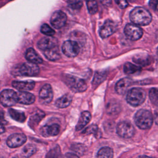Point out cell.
I'll use <instances>...</instances> for the list:
<instances>
[{"mask_svg": "<svg viewBox=\"0 0 158 158\" xmlns=\"http://www.w3.org/2000/svg\"><path fill=\"white\" fill-rule=\"evenodd\" d=\"M72 102V97L69 94H64L56 101V106L59 108L68 107Z\"/></svg>", "mask_w": 158, "mask_h": 158, "instance_id": "obj_22", "label": "cell"}, {"mask_svg": "<svg viewBox=\"0 0 158 158\" xmlns=\"http://www.w3.org/2000/svg\"><path fill=\"white\" fill-rule=\"evenodd\" d=\"M115 2L121 9H124L128 6L127 0H115Z\"/></svg>", "mask_w": 158, "mask_h": 158, "instance_id": "obj_36", "label": "cell"}, {"mask_svg": "<svg viewBox=\"0 0 158 158\" xmlns=\"http://www.w3.org/2000/svg\"><path fill=\"white\" fill-rule=\"evenodd\" d=\"M53 98V93L51 86L45 84L41 88L39 93V100L41 104H47L51 102Z\"/></svg>", "mask_w": 158, "mask_h": 158, "instance_id": "obj_11", "label": "cell"}, {"mask_svg": "<svg viewBox=\"0 0 158 158\" xmlns=\"http://www.w3.org/2000/svg\"><path fill=\"white\" fill-rule=\"evenodd\" d=\"M17 94V102L23 104H31L35 101V96L27 91H20Z\"/></svg>", "mask_w": 158, "mask_h": 158, "instance_id": "obj_17", "label": "cell"}, {"mask_svg": "<svg viewBox=\"0 0 158 158\" xmlns=\"http://www.w3.org/2000/svg\"><path fill=\"white\" fill-rule=\"evenodd\" d=\"M27 141V136L23 133H14L10 135L7 139L9 147L15 148L23 144Z\"/></svg>", "mask_w": 158, "mask_h": 158, "instance_id": "obj_12", "label": "cell"}, {"mask_svg": "<svg viewBox=\"0 0 158 158\" xmlns=\"http://www.w3.org/2000/svg\"><path fill=\"white\" fill-rule=\"evenodd\" d=\"M119 104L117 102H115V101H112L107 104V112L109 114H114L118 112Z\"/></svg>", "mask_w": 158, "mask_h": 158, "instance_id": "obj_31", "label": "cell"}, {"mask_svg": "<svg viewBox=\"0 0 158 158\" xmlns=\"http://www.w3.org/2000/svg\"><path fill=\"white\" fill-rule=\"evenodd\" d=\"M105 6H110L111 4V0H99Z\"/></svg>", "mask_w": 158, "mask_h": 158, "instance_id": "obj_39", "label": "cell"}, {"mask_svg": "<svg viewBox=\"0 0 158 158\" xmlns=\"http://www.w3.org/2000/svg\"><path fill=\"white\" fill-rule=\"evenodd\" d=\"M67 4L71 9L78 10L82 7L83 2L81 0H68Z\"/></svg>", "mask_w": 158, "mask_h": 158, "instance_id": "obj_33", "label": "cell"}, {"mask_svg": "<svg viewBox=\"0 0 158 158\" xmlns=\"http://www.w3.org/2000/svg\"><path fill=\"white\" fill-rule=\"evenodd\" d=\"M4 131H5V128H4V127L2 126V124L0 123V134L4 133Z\"/></svg>", "mask_w": 158, "mask_h": 158, "instance_id": "obj_42", "label": "cell"}, {"mask_svg": "<svg viewBox=\"0 0 158 158\" xmlns=\"http://www.w3.org/2000/svg\"><path fill=\"white\" fill-rule=\"evenodd\" d=\"M135 128L133 125L127 121L120 122L117 126V134L124 138H130L135 134Z\"/></svg>", "mask_w": 158, "mask_h": 158, "instance_id": "obj_6", "label": "cell"}, {"mask_svg": "<svg viewBox=\"0 0 158 158\" xmlns=\"http://www.w3.org/2000/svg\"><path fill=\"white\" fill-rule=\"evenodd\" d=\"M60 131V126L58 124L46 125L40 128V133L44 137L54 136L57 135Z\"/></svg>", "mask_w": 158, "mask_h": 158, "instance_id": "obj_14", "label": "cell"}, {"mask_svg": "<svg viewBox=\"0 0 158 158\" xmlns=\"http://www.w3.org/2000/svg\"><path fill=\"white\" fill-rule=\"evenodd\" d=\"M40 31L42 33L49 36H52L55 33V31L46 23H44L41 25Z\"/></svg>", "mask_w": 158, "mask_h": 158, "instance_id": "obj_32", "label": "cell"}, {"mask_svg": "<svg viewBox=\"0 0 158 158\" xmlns=\"http://www.w3.org/2000/svg\"><path fill=\"white\" fill-rule=\"evenodd\" d=\"M25 58L31 62L36 64H41L43 61L40 56L33 48H28L25 52Z\"/></svg>", "mask_w": 158, "mask_h": 158, "instance_id": "obj_19", "label": "cell"}, {"mask_svg": "<svg viewBox=\"0 0 158 158\" xmlns=\"http://www.w3.org/2000/svg\"><path fill=\"white\" fill-rule=\"evenodd\" d=\"M36 151V148L31 144L25 146L22 151V156L23 157H29L33 155Z\"/></svg>", "mask_w": 158, "mask_h": 158, "instance_id": "obj_25", "label": "cell"}, {"mask_svg": "<svg viewBox=\"0 0 158 158\" xmlns=\"http://www.w3.org/2000/svg\"><path fill=\"white\" fill-rule=\"evenodd\" d=\"M86 6L89 14H94L97 12L98 6V3L95 0H88L86 2Z\"/></svg>", "mask_w": 158, "mask_h": 158, "instance_id": "obj_29", "label": "cell"}, {"mask_svg": "<svg viewBox=\"0 0 158 158\" xmlns=\"http://www.w3.org/2000/svg\"><path fill=\"white\" fill-rule=\"evenodd\" d=\"M130 19L133 23L144 26L150 23L152 16L147 9L141 7H137L131 11Z\"/></svg>", "mask_w": 158, "mask_h": 158, "instance_id": "obj_1", "label": "cell"}, {"mask_svg": "<svg viewBox=\"0 0 158 158\" xmlns=\"http://www.w3.org/2000/svg\"><path fill=\"white\" fill-rule=\"evenodd\" d=\"M9 113L10 116L15 120L19 122H24L26 120V116L23 112L14 109H9Z\"/></svg>", "mask_w": 158, "mask_h": 158, "instance_id": "obj_23", "label": "cell"}, {"mask_svg": "<svg viewBox=\"0 0 158 158\" xmlns=\"http://www.w3.org/2000/svg\"><path fill=\"white\" fill-rule=\"evenodd\" d=\"M44 116V114L43 112H41L40 113H36L35 115L31 116L28 122L31 128H34L35 125H38Z\"/></svg>", "mask_w": 158, "mask_h": 158, "instance_id": "obj_27", "label": "cell"}, {"mask_svg": "<svg viewBox=\"0 0 158 158\" xmlns=\"http://www.w3.org/2000/svg\"><path fill=\"white\" fill-rule=\"evenodd\" d=\"M151 102L158 107V88H151L149 93Z\"/></svg>", "mask_w": 158, "mask_h": 158, "instance_id": "obj_30", "label": "cell"}, {"mask_svg": "<svg viewBox=\"0 0 158 158\" xmlns=\"http://www.w3.org/2000/svg\"><path fill=\"white\" fill-rule=\"evenodd\" d=\"M72 149L75 151V154L78 155V156L80 155H81L83 154V152L85 151V147L81 144H73L71 147Z\"/></svg>", "mask_w": 158, "mask_h": 158, "instance_id": "obj_34", "label": "cell"}, {"mask_svg": "<svg viewBox=\"0 0 158 158\" xmlns=\"http://www.w3.org/2000/svg\"><path fill=\"white\" fill-rule=\"evenodd\" d=\"M133 81L129 78H123L120 80L115 85V91L120 94H124L128 89L129 87L132 85Z\"/></svg>", "mask_w": 158, "mask_h": 158, "instance_id": "obj_15", "label": "cell"}, {"mask_svg": "<svg viewBox=\"0 0 158 158\" xmlns=\"http://www.w3.org/2000/svg\"><path fill=\"white\" fill-rule=\"evenodd\" d=\"M157 55H158V48H157Z\"/></svg>", "mask_w": 158, "mask_h": 158, "instance_id": "obj_43", "label": "cell"}, {"mask_svg": "<svg viewBox=\"0 0 158 158\" xmlns=\"http://www.w3.org/2000/svg\"><path fill=\"white\" fill-rule=\"evenodd\" d=\"M12 85L19 91H27L33 89L35 86V83L33 81H14Z\"/></svg>", "mask_w": 158, "mask_h": 158, "instance_id": "obj_18", "label": "cell"}, {"mask_svg": "<svg viewBox=\"0 0 158 158\" xmlns=\"http://www.w3.org/2000/svg\"><path fill=\"white\" fill-rule=\"evenodd\" d=\"M66 156L67 157H78V155H77L75 153H68V154H66Z\"/></svg>", "mask_w": 158, "mask_h": 158, "instance_id": "obj_41", "label": "cell"}, {"mask_svg": "<svg viewBox=\"0 0 158 158\" xmlns=\"http://www.w3.org/2000/svg\"><path fill=\"white\" fill-rule=\"evenodd\" d=\"M135 122L141 129L151 128L153 123V117L151 112L146 109L139 110L135 115Z\"/></svg>", "mask_w": 158, "mask_h": 158, "instance_id": "obj_2", "label": "cell"}, {"mask_svg": "<svg viewBox=\"0 0 158 158\" xmlns=\"http://www.w3.org/2000/svg\"><path fill=\"white\" fill-rule=\"evenodd\" d=\"M91 118V114L88 111L83 112L80 117L78 123L76 125V130H81L87 123H88Z\"/></svg>", "mask_w": 158, "mask_h": 158, "instance_id": "obj_21", "label": "cell"}, {"mask_svg": "<svg viewBox=\"0 0 158 158\" xmlns=\"http://www.w3.org/2000/svg\"><path fill=\"white\" fill-rule=\"evenodd\" d=\"M0 102L4 107H10L17 102V94L12 89H4L0 93Z\"/></svg>", "mask_w": 158, "mask_h": 158, "instance_id": "obj_5", "label": "cell"}, {"mask_svg": "<svg viewBox=\"0 0 158 158\" xmlns=\"http://www.w3.org/2000/svg\"><path fill=\"white\" fill-rule=\"evenodd\" d=\"M62 51L67 57H74L79 53L80 47L76 41L68 40L63 43Z\"/></svg>", "mask_w": 158, "mask_h": 158, "instance_id": "obj_8", "label": "cell"}, {"mask_svg": "<svg viewBox=\"0 0 158 158\" xmlns=\"http://www.w3.org/2000/svg\"><path fill=\"white\" fill-rule=\"evenodd\" d=\"M67 22L65 14L61 10L55 11L51 15L50 22L53 27L57 29L63 27Z\"/></svg>", "mask_w": 158, "mask_h": 158, "instance_id": "obj_10", "label": "cell"}, {"mask_svg": "<svg viewBox=\"0 0 158 158\" xmlns=\"http://www.w3.org/2000/svg\"><path fill=\"white\" fill-rule=\"evenodd\" d=\"M19 72L23 76H35L40 72L39 67L35 63L29 62L21 65L19 68Z\"/></svg>", "mask_w": 158, "mask_h": 158, "instance_id": "obj_9", "label": "cell"}, {"mask_svg": "<svg viewBox=\"0 0 158 158\" xmlns=\"http://www.w3.org/2000/svg\"><path fill=\"white\" fill-rule=\"evenodd\" d=\"M116 30V24L114 22L107 20L104 22L99 30L100 36L102 38H106L115 33Z\"/></svg>", "mask_w": 158, "mask_h": 158, "instance_id": "obj_13", "label": "cell"}, {"mask_svg": "<svg viewBox=\"0 0 158 158\" xmlns=\"http://www.w3.org/2000/svg\"><path fill=\"white\" fill-rule=\"evenodd\" d=\"M146 96V92L144 89L134 88L128 90L127 94V101L133 106H138L144 101Z\"/></svg>", "mask_w": 158, "mask_h": 158, "instance_id": "obj_3", "label": "cell"}, {"mask_svg": "<svg viewBox=\"0 0 158 158\" xmlns=\"http://www.w3.org/2000/svg\"><path fill=\"white\" fill-rule=\"evenodd\" d=\"M114 156L113 150L109 147H103L99 149L97 154V157L111 158Z\"/></svg>", "mask_w": 158, "mask_h": 158, "instance_id": "obj_24", "label": "cell"}, {"mask_svg": "<svg viewBox=\"0 0 158 158\" xmlns=\"http://www.w3.org/2000/svg\"><path fill=\"white\" fill-rule=\"evenodd\" d=\"M6 121L4 119L3 112L0 110V123L2 125V124H6Z\"/></svg>", "mask_w": 158, "mask_h": 158, "instance_id": "obj_38", "label": "cell"}, {"mask_svg": "<svg viewBox=\"0 0 158 158\" xmlns=\"http://www.w3.org/2000/svg\"><path fill=\"white\" fill-rule=\"evenodd\" d=\"M107 73L105 71H98L95 73L93 80V85H97L102 82L105 78H106Z\"/></svg>", "mask_w": 158, "mask_h": 158, "instance_id": "obj_28", "label": "cell"}, {"mask_svg": "<svg viewBox=\"0 0 158 158\" xmlns=\"http://www.w3.org/2000/svg\"><path fill=\"white\" fill-rule=\"evenodd\" d=\"M57 40L53 37H44L38 42V47L41 50H46L57 46Z\"/></svg>", "mask_w": 158, "mask_h": 158, "instance_id": "obj_16", "label": "cell"}, {"mask_svg": "<svg viewBox=\"0 0 158 158\" xmlns=\"http://www.w3.org/2000/svg\"><path fill=\"white\" fill-rule=\"evenodd\" d=\"M65 83L75 92H83L87 88V85L85 80L73 75H67Z\"/></svg>", "mask_w": 158, "mask_h": 158, "instance_id": "obj_4", "label": "cell"}, {"mask_svg": "<svg viewBox=\"0 0 158 158\" xmlns=\"http://www.w3.org/2000/svg\"><path fill=\"white\" fill-rule=\"evenodd\" d=\"M149 5L152 9L158 11V0H149Z\"/></svg>", "mask_w": 158, "mask_h": 158, "instance_id": "obj_37", "label": "cell"}, {"mask_svg": "<svg viewBox=\"0 0 158 158\" xmlns=\"http://www.w3.org/2000/svg\"><path fill=\"white\" fill-rule=\"evenodd\" d=\"M98 130V127L96 125H91L89 126L88 127H87L83 131V133H85V134H91V133L96 134V133H97Z\"/></svg>", "mask_w": 158, "mask_h": 158, "instance_id": "obj_35", "label": "cell"}, {"mask_svg": "<svg viewBox=\"0 0 158 158\" xmlns=\"http://www.w3.org/2000/svg\"><path fill=\"white\" fill-rule=\"evenodd\" d=\"M154 120L157 125H158V109H157L154 112Z\"/></svg>", "mask_w": 158, "mask_h": 158, "instance_id": "obj_40", "label": "cell"}, {"mask_svg": "<svg viewBox=\"0 0 158 158\" xmlns=\"http://www.w3.org/2000/svg\"><path fill=\"white\" fill-rule=\"evenodd\" d=\"M124 33L126 36L132 41H136L140 39L143 34L142 29L138 25L133 23L126 25Z\"/></svg>", "mask_w": 158, "mask_h": 158, "instance_id": "obj_7", "label": "cell"}, {"mask_svg": "<svg viewBox=\"0 0 158 158\" xmlns=\"http://www.w3.org/2000/svg\"><path fill=\"white\" fill-rule=\"evenodd\" d=\"M141 70V68L135 64H132L130 62H127L124 64L123 70L125 73L127 74H133L139 72Z\"/></svg>", "mask_w": 158, "mask_h": 158, "instance_id": "obj_26", "label": "cell"}, {"mask_svg": "<svg viewBox=\"0 0 158 158\" xmlns=\"http://www.w3.org/2000/svg\"><path fill=\"white\" fill-rule=\"evenodd\" d=\"M44 54L48 60L52 61L57 60L60 58V54L57 46L44 50Z\"/></svg>", "mask_w": 158, "mask_h": 158, "instance_id": "obj_20", "label": "cell"}]
</instances>
